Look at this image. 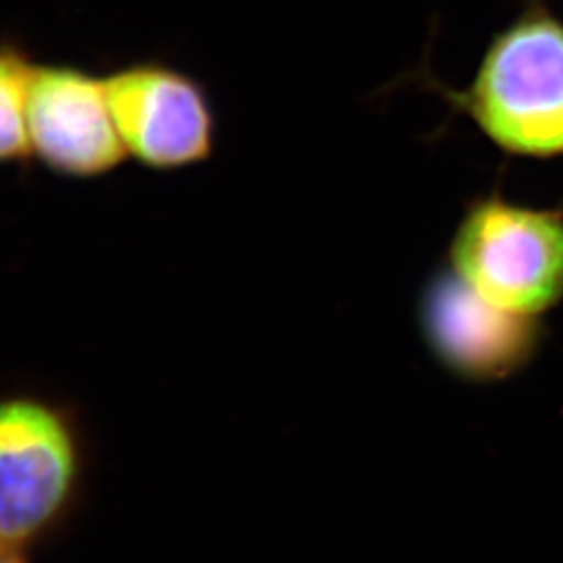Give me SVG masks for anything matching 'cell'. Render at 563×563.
<instances>
[{
	"instance_id": "obj_1",
	"label": "cell",
	"mask_w": 563,
	"mask_h": 563,
	"mask_svg": "<svg viewBox=\"0 0 563 563\" xmlns=\"http://www.w3.org/2000/svg\"><path fill=\"white\" fill-rule=\"evenodd\" d=\"M428 86L505 155L563 159V18L551 0H523L484 48L470 84Z\"/></svg>"
},
{
	"instance_id": "obj_2",
	"label": "cell",
	"mask_w": 563,
	"mask_h": 563,
	"mask_svg": "<svg viewBox=\"0 0 563 563\" xmlns=\"http://www.w3.org/2000/svg\"><path fill=\"white\" fill-rule=\"evenodd\" d=\"M86 434L71 402L41 390L0 393V551L30 553L80 504Z\"/></svg>"
},
{
	"instance_id": "obj_3",
	"label": "cell",
	"mask_w": 563,
	"mask_h": 563,
	"mask_svg": "<svg viewBox=\"0 0 563 563\" xmlns=\"http://www.w3.org/2000/svg\"><path fill=\"white\" fill-rule=\"evenodd\" d=\"M446 265L484 301L541 320L563 302V209L488 192L467 202Z\"/></svg>"
},
{
	"instance_id": "obj_4",
	"label": "cell",
	"mask_w": 563,
	"mask_h": 563,
	"mask_svg": "<svg viewBox=\"0 0 563 563\" xmlns=\"http://www.w3.org/2000/svg\"><path fill=\"white\" fill-rule=\"evenodd\" d=\"M104 88L130 159L169 174L213 157L218 113L195 76L163 60H136L104 76Z\"/></svg>"
},
{
	"instance_id": "obj_5",
	"label": "cell",
	"mask_w": 563,
	"mask_h": 563,
	"mask_svg": "<svg viewBox=\"0 0 563 563\" xmlns=\"http://www.w3.org/2000/svg\"><path fill=\"white\" fill-rule=\"evenodd\" d=\"M418 328L441 369L470 384L504 383L522 374L544 342L543 320L484 301L446 263L423 284Z\"/></svg>"
},
{
	"instance_id": "obj_6",
	"label": "cell",
	"mask_w": 563,
	"mask_h": 563,
	"mask_svg": "<svg viewBox=\"0 0 563 563\" xmlns=\"http://www.w3.org/2000/svg\"><path fill=\"white\" fill-rule=\"evenodd\" d=\"M27 141L32 162L65 180H97L128 159L104 76L78 65L36 63L27 95Z\"/></svg>"
},
{
	"instance_id": "obj_7",
	"label": "cell",
	"mask_w": 563,
	"mask_h": 563,
	"mask_svg": "<svg viewBox=\"0 0 563 563\" xmlns=\"http://www.w3.org/2000/svg\"><path fill=\"white\" fill-rule=\"evenodd\" d=\"M36 63L18 44H0V167L32 162L27 95Z\"/></svg>"
},
{
	"instance_id": "obj_8",
	"label": "cell",
	"mask_w": 563,
	"mask_h": 563,
	"mask_svg": "<svg viewBox=\"0 0 563 563\" xmlns=\"http://www.w3.org/2000/svg\"><path fill=\"white\" fill-rule=\"evenodd\" d=\"M0 563H27V558H25V553L0 551Z\"/></svg>"
}]
</instances>
